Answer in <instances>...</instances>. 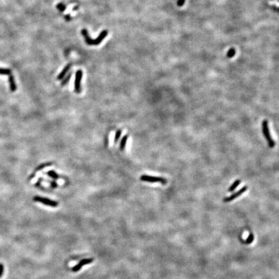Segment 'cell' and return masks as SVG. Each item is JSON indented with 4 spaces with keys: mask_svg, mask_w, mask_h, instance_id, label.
I'll use <instances>...</instances> for the list:
<instances>
[{
    "mask_svg": "<svg viewBox=\"0 0 279 279\" xmlns=\"http://www.w3.org/2000/svg\"><path fill=\"white\" fill-rule=\"evenodd\" d=\"M82 34L83 36L85 38V40L86 44L89 45H98L100 44V43L103 41V40L105 38V37L107 36V35L108 34L107 30H103L101 32L100 35H99L97 38L95 40H93L92 38H91L89 35L88 31L86 29H82Z\"/></svg>",
    "mask_w": 279,
    "mask_h": 279,
    "instance_id": "cell-1",
    "label": "cell"
},
{
    "mask_svg": "<svg viewBox=\"0 0 279 279\" xmlns=\"http://www.w3.org/2000/svg\"><path fill=\"white\" fill-rule=\"evenodd\" d=\"M262 129L264 136L267 141L268 144V146L270 148H274L275 146V142L273 140L272 137L271 136V133L270 131V128H269L268 122L267 120H264L262 123Z\"/></svg>",
    "mask_w": 279,
    "mask_h": 279,
    "instance_id": "cell-2",
    "label": "cell"
},
{
    "mask_svg": "<svg viewBox=\"0 0 279 279\" xmlns=\"http://www.w3.org/2000/svg\"><path fill=\"white\" fill-rule=\"evenodd\" d=\"M140 180L142 181L151 182V183H161L162 184H167V180L162 177H156L147 175V174H143L140 176Z\"/></svg>",
    "mask_w": 279,
    "mask_h": 279,
    "instance_id": "cell-3",
    "label": "cell"
},
{
    "mask_svg": "<svg viewBox=\"0 0 279 279\" xmlns=\"http://www.w3.org/2000/svg\"><path fill=\"white\" fill-rule=\"evenodd\" d=\"M33 200H34L35 202H38L40 203H42V204L49 205V206L52 207H56L58 205V202L56 201H54V200H50L49 199H47V198L39 197V196H35L34 197Z\"/></svg>",
    "mask_w": 279,
    "mask_h": 279,
    "instance_id": "cell-4",
    "label": "cell"
},
{
    "mask_svg": "<svg viewBox=\"0 0 279 279\" xmlns=\"http://www.w3.org/2000/svg\"><path fill=\"white\" fill-rule=\"evenodd\" d=\"M247 189V187L246 186H243L242 188H241L240 190H238V191L235 192V193L232 194L231 195V196L225 198V199H224V202H230L233 201V200H234L235 199H237V198L239 197L240 195H242L243 193H244V192L246 191Z\"/></svg>",
    "mask_w": 279,
    "mask_h": 279,
    "instance_id": "cell-5",
    "label": "cell"
},
{
    "mask_svg": "<svg viewBox=\"0 0 279 279\" xmlns=\"http://www.w3.org/2000/svg\"><path fill=\"white\" fill-rule=\"evenodd\" d=\"M83 72L81 70H78L76 73V78L74 82V91L77 94L81 92V80L82 78Z\"/></svg>",
    "mask_w": 279,
    "mask_h": 279,
    "instance_id": "cell-6",
    "label": "cell"
},
{
    "mask_svg": "<svg viewBox=\"0 0 279 279\" xmlns=\"http://www.w3.org/2000/svg\"><path fill=\"white\" fill-rule=\"evenodd\" d=\"M93 261V258H85V259H83L82 260H81L78 264L74 266V267L72 268V271L73 272H77V271H79L83 266L89 264L92 262Z\"/></svg>",
    "mask_w": 279,
    "mask_h": 279,
    "instance_id": "cell-7",
    "label": "cell"
},
{
    "mask_svg": "<svg viewBox=\"0 0 279 279\" xmlns=\"http://www.w3.org/2000/svg\"><path fill=\"white\" fill-rule=\"evenodd\" d=\"M9 85H10V89L12 91V92H15L17 89V86L16 83H15V80L14 78V76H12V74L9 75Z\"/></svg>",
    "mask_w": 279,
    "mask_h": 279,
    "instance_id": "cell-8",
    "label": "cell"
},
{
    "mask_svg": "<svg viewBox=\"0 0 279 279\" xmlns=\"http://www.w3.org/2000/svg\"><path fill=\"white\" fill-rule=\"evenodd\" d=\"M70 67H71V64H70V63H69V64H68V65H66L65 67H64V68H63V69L62 70V71L60 73V74L58 76L57 79L58 80H62V79H63V78H64V76H65V74H67L68 70H69Z\"/></svg>",
    "mask_w": 279,
    "mask_h": 279,
    "instance_id": "cell-9",
    "label": "cell"
},
{
    "mask_svg": "<svg viewBox=\"0 0 279 279\" xmlns=\"http://www.w3.org/2000/svg\"><path fill=\"white\" fill-rule=\"evenodd\" d=\"M127 139H128V136L125 135L123 137L122 139L121 140L120 143V149L121 151H123L124 149H125L127 142Z\"/></svg>",
    "mask_w": 279,
    "mask_h": 279,
    "instance_id": "cell-10",
    "label": "cell"
},
{
    "mask_svg": "<svg viewBox=\"0 0 279 279\" xmlns=\"http://www.w3.org/2000/svg\"><path fill=\"white\" fill-rule=\"evenodd\" d=\"M240 183H241L240 180H235L234 182V183H233L231 186L229 187V188L228 189V191L230 192H232L233 191H234L236 189V188H237V187L240 184Z\"/></svg>",
    "mask_w": 279,
    "mask_h": 279,
    "instance_id": "cell-11",
    "label": "cell"
},
{
    "mask_svg": "<svg viewBox=\"0 0 279 279\" xmlns=\"http://www.w3.org/2000/svg\"><path fill=\"white\" fill-rule=\"evenodd\" d=\"M47 174L50 177V178H52L54 180H57V179L59 178V175H58V174L54 171H53V170L48 171Z\"/></svg>",
    "mask_w": 279,
    "mask_h": 279,
    "instance_id": "cell-12",
    "label": "cell"
},
{
    "mask_svg": "<svg viewBox=\"0 0 279 279\" xmlns=\"http://www.w3.org/2000/svg\"><path fill=\"white\" fill-rule=\"evenodd\" d=\"M52 164V163H50V162H48V163H44V164H40L36 168V171H40V170H42L43 169H44L45 168V167H49L51 166Z\"/></svg>",
    "mask_w": 279,
    "mask_h": 279,
    "instance_id": "cell-13",
    "label": "cell"
},
{
    "mask_svg": "<svg viewBox=\"0 0 279 279\" xmlns=\"http://www.w3.org/2000/svg\"><path fill=\"white\" fill-rule=\"evenodd\" d=\"M12 70L9 68H0V74L1 75H10L11 74Z\"/></svg>",
    "mask_w": 279,
    "mask_h": 279,
    "instance_id": "cell-14",
    "label": "cell"
},
{
    "mask_svg": "<svg viewBox=\"0 0 279 279\" xmlns=\"http://www.w3.org/2000/svg\"><path fill=\"white\" fill-rule=\"evenodd\" d=\"M253 240H254V235H253L252 233H250L249 236L247 237L246 240H245V243H247V244H250V243H252L253 242Z\"/></svg>",
    "mask_w": 279,
    "mask_h": 279,
    "instance_id": "cell-15",
    "label": "cell"
},
{
    "mask_svg": "<svg viewBox=\"0 0 279 279\" xmlns=\"http://www.w3.org/2000/svg\"><path fill=\"white\" fill-rule=\"evenodd\" d=\"M121 133H122L121 130H118L117 131H116L115 136V144H116L119 141V139H120V138Z\"/></svg>",
    "mask_w": 279,
    "mask_h": 279,
    "instance_id": "cell-16",
    "label": "cell"
},
{
    "mask_svg": "<svg viewBox=\"0 0 279 279\" xmlns=\"http://www.w3.org/2000/svg\"><path fill=\"white\" fill-rule=\"evenodd\" d=\"M71 75H72L71 73H70V74H68V75L66 77V78H65V79L62 81V83H61V85H62V86H64V85H67V83H68V82H69V80H70V78H71Z\"/></svg>",
    "mask_w": 279,
    "mask_h": 279,
    "instance_id": "cell-17",
    "label": "cell"
},
{
    "mask_svg": "<svg viewBox=\"0 0 279 279\" xmlns=\"http://www.w3.org/2000/svg\"><path fill=\"white\" fill-rule=\"evenodd\" d=\"M56 8L59 10L60 12H63L66 9V6L63 3H59L57 5Z\"/></svg>",
    "mask_w": 279,
    "mask_h": 279,
    "instance_id": "cell-18",
    "label": "cell"
},
{
    "mask_svg": "<svg viewBox=\"0 0 279 279\" xmlns=\"http://www.w3.org/2000/svg\"><path fill=\"white\" fill-rule=\"evenodd\" d=\"M235 54V50L234 49H231L227 52V56L228 58H232Z\"/></svg>",
    "mask_w": 279,
    "mask_h": 279,
    "instance_id": "cell-19",
    "label": "cell"
},
{
    "mask_svg": "<svg viewBox=\"0 0 279 279\" xmlns=\"http://www.w3.org/2000/svg\"><path fill=\"white\" fill-rule=\"evenodd\" d=\"M3 265L2 264H0V278L1 277L3 273Z\"/></svg>",
    "mask_w": 279,
    "mask_h": 279,
    "instance_id": "cell-20",
    "label": "cell"
},
{
    "mask_svg": "<svg viewBox=\"0 0 279 279\" xmlns=\"http://www.w3.org/2000/svg\"><path fill=\"white\" fill-rule=\"evenodd\" d=\"M184 3H185V0H178V2H177V4H178V5L179 7H182L183 6Z\"/></svg>",
    "mask_w": 279,
    "mask_h": 279,
    "instance_id": "cell-21",
    "label": "cell"
},
{
    "mask_svg": "<svg viewBox=\"0 0 279 279\" xmlns=\"http://www.w3.org/2000/svg\"><path fill=\"white\" fill-rule=\"evenodd\" d=\"M52 186L54 187H56L57 186V184L55 183V182H52Z\"/></svg>",
    "mask_w": 279,
    "mask_h": 279,
    "instance_id": "cell-22",
    "label": "cell"
}]
</instances>
